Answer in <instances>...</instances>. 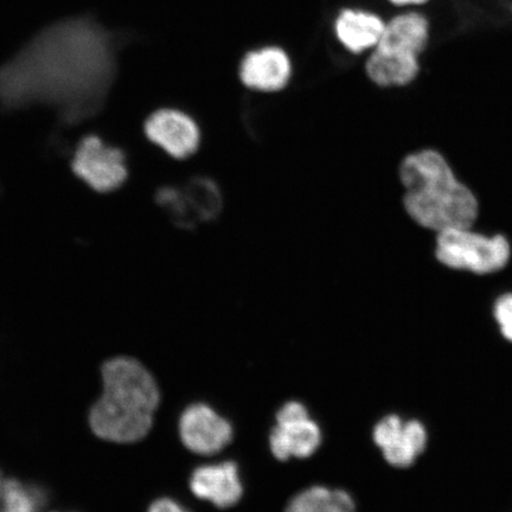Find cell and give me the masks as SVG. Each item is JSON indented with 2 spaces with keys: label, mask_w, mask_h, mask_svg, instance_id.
I'll return each instance as SVG.
<instances>
[{
  "label": "cell",
  "mask_w": 512,
  "mask_h": 512,
  "mask_svg": "<svg viewBox=\"0 0 512 512\" xmlns=\"http://www.w3.org/2000/svg\"><path fill=\"white\" fill-rule=\"evenodd\" d=\"M388 2L395 6H419L430 2V0H388Z\"/></svg>",
  "instance_id": "obj_18"
},
{
  "label": "cell",
  "mask_w": 512,
  "mask_h": 512,
  "mask_svg": "<svg viewBox=\"0 0 512 512\" xmlns=\"http://www.w3.org/2000/svg\"><path fill=\"white\" fill-rule=\"evenodd\" d=\"M430 41V22L420 12L409 11L386 23L381 40L371 50L401 60H419Z\"/></svg>",
  "instance_id": "obj_11"
},
{
  "label": "cell",
  "mask_w": 512,
  "mask_h": 512,
  "mask_svg": "<svg viewBox=\"0 0 512 512\" xmlns=\"http://www.w3.org/2000/svg\"><path fill=\"white\" fill-rule=\"evenodd\" d=\"M293 73L291 57L277 46L248 51L239 67L240 80L249 89L274 93L284 89Z\"/></svg>",
  "instance_id": "obj_9"
},
{
  "label": "cell",
  "mask_w": 512,
  "mask_h": 512,
  "mask_svg": "<svg viewBox=\"0 0 512 512\" xmlns=\"http://www.w3.org/2000/svg\"><path fill=\"white\" fill-rule=\"evenodd\" d=\"M182 443L201 456L219 453L233 439V427L213 408L196 403L185 409L179 420Z\"/></svg>",
  "instance_id": "obj_7"
},
{
  "label": "cell",
  "mask_w": 512,
  "mask_h": 512,
  "mask_svg": "<svg viewBox=\"0 0 512 512\" xmlns=\"http://www.w3.org/2000/svg\"><path fill=\"white\" fill-rule=\"evenodd\" d=\"M190 488L196 497L221 509L238 504L243 494L238 466L232 462L198 467L192 473Z\"/></svg>",
  "instance_id": "obj_12"
},
{
  "label": "cell",
  "mask_w": 512,
  "mask_h": 512,
  "mask_svg": "<svg viewBox=\"0 0 512 512\" xmlns=\"http://www.w3.org/2000/svg\"><path fill=\"white\" fill-rule=\"evenodd\" d=\"M400 177L406 189L405 208L421 227L443 232L471 228L478 216L475 195L454 176L451 166L437 151L408 156Z\"/></svg>",
  "instance_id": "obj_2"
},
{
  "label": "cell",
  "mask_w": 512,
  "mask_h": 512,
  "mask_svg": "<svg viewBox=\"0 0 512 512\" xmlns=\"http://www.w3.org/2000/svg\"><path fill=\"white\" fill-rule=\"evenodd\" d=\"M104 394L89 413V425L101 439L112 443H136L150 432L159 405L155 379L142 363L117 357L101 370Z\"/></svg>",
  "instance_id": "obj_1"
},
{
  "label": "cell",
  "mask_w": 512,
  "mask_h": 512,
  "mask_svg": "<svg viewBox=\"0 0 512 512\" xmlns=\"http://www.w3.org/2000/svg\"><path fill=\"white\" fill-rule=\"evenodd\" d=\"M0 512H10L8 494H6V478L0 472Z\"/></svg>",
  "instance_id": "obj_17"
},
{
  "label": "cell",
  "mask_w": 512,
  "mask_h": 512,
  "mask_svg": "<svg viewBox=\"0 0 512 512\" xmlns=\"http://www.w3.org/2000/svg\"><path fill=\"white\" fill-rule=\"evenodd\" d=\"M374 440L390 465L408 467L425 450L427 434L420 422L390 415L376 425Z\"/></svg>",
  "instance_id": "obj_10"
},
{
  "label": "cell",
  "mask_w": 512,
  "mask_h": 512,
  "mask_svg": "<svg viewBox=\"0 0 512 512\" xmlns=\"http://www.w3.org/2000/svg\"><path fill=\"white\" fill-rule=\"evenodd\" d=\"M73 169L89 187L98 191L119 188L127 176L123 152L96 137L83 140L76 151Z\"/></svg>",
  "instance_id": "obj_6"
},
{
  "label": "cell",
  "mask_w": 512,
  "mask_h": 512,
  "mask_svg": "<svg viewBox=\"0 0 512 512\" xmlns=\"http://www.w3.org/2000/svg\"><path fill=\"white\" fill-rule=\"evenodd\" d=\"M159 201L182 228H192L197 222L215 219L222 207L219 188L210 179L202 177L191 179L181 189H163Z\"/></svg>",
  "instance_id": "obj_5"
},
{
  "label": "cell",
  "mask_w": 512,
  "mask_h": 512,
  "mask_svg": "<svg viewBox=\"0 0 512 512\" xmlns=\"http://www.w3.org/2000/svg\"><path fill=\"white\" fill-rule=\"evenodd\" d=\"M495 317L504 337L512 342V294H505L497 300Z\"/></svg>",
  "instance_id": "obj_15"
},
{
  "label": "cell",
  "mask_w": 512,
  "mask_h": 512,
  "mask_svg": "<svg viewBox=\"0 0 512 512\" xmlns=\"http://www.w3.org/2000/svg\"><path fill=\"white\" fill-rule=\"evenodd\" d=\"M322 444V432L310 418L302 403L287 402L277 414V425L273 427L270 446L273 456L279 460L307 458Z\"/></svg>",
  "instance_id": "obj_4"
},
{
  "label": "cell",
  "mask_w": 512,
  "mask_h": 512,
  "mask_svg": "<svg viewBox=\"0 0 512 512\" xmlns=\"http://www.w3.org/2000/svg\"><path fill=\"white\" fill-rule=\"evenodd\" d=\"M145 133L153 144L176 159L194 155L201 143L196 121L187 113L172 108L153 113L145 123Z\"/></svg>",
  "instance_id": "obj_8"
},
{
  "label": "cell",
  "mask_w": 512,
  "mask_h": 512,
  "mask_svg": "<svg viewBox=\"0 0 512 512\" xmlns=\"http://www.w3.org/2000/svg\"><path fill=\"white\" fill-rule=\"evenodd\" d=\"M386 22L374 12L361 9H343L335 19L337 41L351 54L373 50L380 42Z\"/></svg>",
  "instance_id": "obj_13"
},
{
  "label": "cell",
  "mask_w": 512,
  "mask_h": 512,
  "mask_svg": "<svg viewBox=\"0 0 512 512\" xmlns=\"http://www.w3.org/2000/svg\"><path fill=\"white\" fill-rule=\"evenodd\" d=\"M285 512H355V503L343 490L312 486L294 497Z\"/></svg>",
  "instance_id": "obj_14"
},
{
  "label": "cell",
  "mask_w": 512,
  "mask_h": 512,
  "mask_svg": "<svg viewBox=\"0 0 512 512\" xmlns=\"http://www.w3.org/2000/svg\"><path fill=\"white\" fill-rule=\"evenodd\" d=\"M511 249L502 235L485 236L470 228H453L438 233L437 258L447 267L478 274L501 271Z\"/></svg>",
  "instance_id": "obj_3"
},
{
  "label": "cell",
  "mask_w": 512,
  "mask_h": 512,
  "mask_svg": "<svg viewBox=\"0 0 512 512\" xmlns=\"http://www.w3.org/2000/svg\"><path fill=\"white\" fill-rule=\"evenodd\" d=\"M149 512H189L185 510L181 504L172 501L170 498H160L153 502Z\"/></svg>",
  "instance_id": "obj_16"
}]
</instances>
